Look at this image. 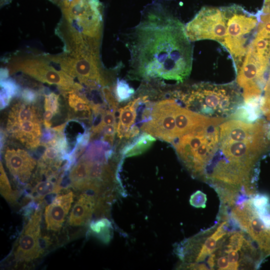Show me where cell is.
Wrapping results in <instances>:
<instances>
[{"instance_id": "obj_1", "label": "cell", "mask_w": 270, "mask_h": 270, "mask_svg": "<svg viewBox=\"0 0 270 270\" xmlns=\"http://www.w3.org/2000/svg\"><path fill=\"white\" fill-rule=\"evenodd\" d=\"M130 46L131 63L145 78L184 82L190 74L192 48L184 24L160 2L150 6L135 28Z\"/></svg>"}, {"instance_id": "obj_2", "label": "cell", "mask_w": 270, "mask_h": 270, "mask_svg": "<svg viewBox=\"0 0 270 270\" xmlns=\"http://www.w3.org/2000/svg\"><path fill=\"white\" fill-rule=\"evenodd\" d=\"M270 130L263 120L246 122L226 120L219 126L217 149L203 180L216 190L256 193L254 182L257 162L268 144Z\"/></svg>"}, {"instance_id": "obj_3", "label": "cell", "mask_w": 270, "mask_h": 270, "mask_svg": "<svg viewBox=\"0 0 270 270\" xmlns=\"http://www.w3.org/2000/svg\"><path fill=\"white\" fill-rule=\"evenodd\" d=\"M62 7L66 52L99 50L103 20L98 0H70Z\"/></svg>"}, {"instance_id": "obj_4", "label": "cell", "mask_w": 270, "mask_h": 270, "mask_svg": "<svg viewBox=\"0 0 270 270\" xmlns=\"http://www.w3.org/2000/svg\"><path fill=\"white\" fill-rule=\"evenodd\" d=\"M172 95L186 108L210 118H230L244 102L240 89L234 84L200 82L192 86L186 92Z\"/></svg>"}, {"instance_id": "obj_5", "label": "cell", "mask_w": 270, "mask_h": 270, "mask_svg": "<svg viewBox=\"0 0 270 270\" xmlns=\"http://www.w3.org/2000/svg\"><path fill=\"white\" fill-rule=\"evenodd\" d=\"M220 124L196 126L172 143L180 160L196 178L202 180L217 149Z\"/></svg>"}, {"instance_id": "obj_6", "label": "cell", "mask_w": 270, "mask_h": 270, "mask_svg": "<svg viewBox=\"0 0 270 270\" xmlns=\"http://www.w3.org/2000/svg\"><path fill=\"white\" fill-rule=\"evenodd\" d=\"M235 228L228 231L207 258V270H254L265 258L250 236Z\"/></svg>"}, {"instance_id": "obj_7", "label": "cell", "mask_w": 270, "mask_h": 270, "mask_svg": "<svg viewBox=\"0 0 270 270\" xmlns=\"http://www.w3.org/2000/svg\"><path fill=\"white\" fill-rule=\"evenodd\" d=\"M251 196L241 195L222 210H230L224 212L232 224L246 232L266 258L270 254V210L256 207Z\"/></svg>"}, {"instance_id": "obj_8", "label": "cell", "mask_w": 270, "mask_h": 270, "mask_svg": "<svg viewBox=\"0 0 270 270\" xmlns=\"http://www.w3.org/2000/svg\"><path fill=\"white\" fill-rule=\"evenodd\" d=\"M226 16V34L222 45L230 54L236 71L246 54L254 37L259 16L252 14L238 6L224 7Z\"/></svg>"}, {"instance_id": "obj_9", "label": "cell", "mask_w": 270, "mask_h": 270, "mask_svg": "<svg viewBox=\"0 0 270 270\" xmlns=\"http://www.w3.org/2000/svg\"><path fill=\"white\" fill-rule=\"evenodd\" d=\"M218 222L214 226L178 244L175 252L183 264L198 266L216 250L231 225L228 216L218 215Z\"/></svg>"}, {"instance_id": "obj_10", "label": "cell", "mask_w": 270, "mask_h": 270, "mask_svg": "<svg viewBox=\"0 0 270 270\" xmlns=\"http://www.w3.org/2000/svg\"><path fill=\"white\" fill-rule=\"evenodd\" d=\"M42 122L39 111L34 104L18 101L10 110L6 130L27 148L34 150L41 146Z\"/></svg>"}, {"instance_id": "obj_11", "label": "cell", "mask_w": 270, "mask_h": 270, "mask_svg": "<svg viewBox=\"0 0 270 270\" xmlns=\"http://www.w3.org/2000/svg\"><path fill=\"white\" fill-rule=\"evenodd\" d=\"M88 89L98 90L106 82L101 72L98 54L70 53L46 58Z\"/></svg>"}, {"instance_id": "obj_12", "label": "cell", "mask_w": 270, "mask_h": 270, "mask_svg": "<svg viewBox=\"0 0 270 270\" xmlns=\"http://www.w3.org/2000/svg\"><path fill=\"white\" fill-rule=\"evenodd\" d=\"M270 62L248 48L243 61L238 69L236 82L244 102H260L266 84L265 74Z\"/></svg>"}, {"instance_id": "obj_13", "label": "cell", "mask_w": 270, "mask_h": 270, "mask_svg": "<svg viewBox=\"0 0 270 270\" xmlns=\"http://www.w3.org/2000/svg\"><path fill=\"white\" fill-rule=\"evenodd\" d=\"M226 28L224 7H204L184 26L186 35L190 42L210 40L221 44Z\"/></svg>"}, {"instance_id": "obj_14", "label": "cell", "mask_w": 270, "mask_h": 270, "mask_svg": "<svg viewBox=\"0 0 270 270\" xmlns=\"http://www.w3.org/2000/svg\"><path fill=\"white\" fill-rule=\"evenodd\" d=\"M9 72H22L44 83L57 86L62 92L80 90L82 86L62 70H57L44 59L30 58L16 61L9 66Z\"/></svg>"}, {"instance_id": "obj_15", "label": "cell", "mask_w": 270, "mask_h": 270, "mask_svg": "<svg viewBox=\"0 0 270 270\" xmlns=\"http://www.w3.org/2000/svg\"><path fill=\"white\" fill-rule=\"evenodd\" d=\"M42 210L36 209L23 228L14 248L17 262H30L36 259L50 244L44 236L41 237Z\"/></svg>"}, {"instance_id": "obj_16", "label": "cell", "mask_w": 270, "mask_h": 270, "mask_svg": "<svg viewBox=\"0 0 270 270\" xmlns=\"http://www.w3.org/2000/svg\"><path fill=\"white\" fill-rule=\"evenodd\" d=\"M178 105L176 100L172 99L155 104L150 120L142 124L141 130L172 144L176 139L175 113Z\"/></svg>"}, {"instance_id": "obj_17", "label": "cell", "mask_w": 270, "mask_h": 270, "mask_svg": "<svg viewBox=\"0 0 270 270\" xmlns=\"http://www.w3.org/2000/svg\"><path fill=\"white\" fill-rule=\"evenodd\" d=\"M4 158L8 169L15 179L22 184L28 181L36 162L26 150L20 148L8 147Z\"/></svg>"}, {"instance_id": "obj_18", "label": "cell", "mask_w": 270, "mask_h": 270, "mask_svg": "<svg viewBox=\"0 0 270 270\" xmlns=\"http://www.w3.org/2000/svg\"><path fill=\"white\" fill-rule=\"evenodd\" d=\"M74 196L72 192L58 196L46 207L44 216L48 230H60L73 202Z\"/></svg>"}, {"instance_id": "obj_19", "label": "cell", "mask_w": 270, "mask_h": 270, "mask_svg": "<svg viewBox=\"0 0 270 270\" xmlns=\"http://www.w3.org/2000/svg\"><path fill=\"white\" fill-rule=\"evenodd\" d=\"M98 196L94 192L81 194L70 212L68 224L72 226H81L86 224L94 212L98 210L101 196Z\"/></svg>"}, {"instance_id": "obj_20", "label": "cell", "mask_w": 270, "mask_h": 270, "mask_svg": "<svg viewBox=\"0 0 270 270\" xmlns=\"http://www.w3.org/2000/svg\"><path fill=\"white\" fill-rule=\"evenodd\" d=\"M62 94L70 113L81 119H92V106L85 95L76 90L62 92Z\"/></svg>"}, {"instance_id": "obj_21", "label": "cell", "mask_w": 270, "mask_h": 270, "mask_svg": "<svg viewBox=\"0 0 270 270\" xmlns=\"http://www.w3.org/2000/svg\"><path fill=\"white\" fill-rule=\"evenodd\" d=\"M63 177L62 176L58 178H46V180L38 181L26 196L35 202L42 203L46 196L60 191Z\"/></svg>"}, {"instance_id": "obj_22", "label": "cell", "mask_w": 270, "mask_h": 270, "mask_svg": "<svg viewBox=\"0 0 270 270\" xmlns=\"http://www.w3.org/2000/svg\"><path fill=\"white\" fill-rule=\"evenodd\" d=\"M91 160L82 156L69 174L70 186L79 190H89V171Z\"/></svg>"}, {"instance_id": "obj_23", "label": "cell", "mask_w": 270, "mask_h": 270, "mask_svg": "<svg viewBox=\"0 0 270 270\" xmlns=\"http://www.w3.org/2000/svg\"><path fill=\"white\" fill-rule=\"evenodd\" d=\"M118 122L116 126V132L120 138L126 136L130 128L134 125L137 118L136 106L134 100L124 107L118 110Z\"/></svg>"}, {"instance_id": "obj_24", "label": "cell", "mask_w": 270, "mask_h": 270, "mask_svg": "<svg viewBox=\"0 0 270 270\" xmlns=\"http://www.w3.org/2000/svg\"><path fill=\"white\" fill-rule=\"evenodd\" d=\"M155 140V138L152 135L144 132L126 144L120 153L124 157L140 155L148 150Z\"/></svg>"}, {"instance_id": "obj_25", "label": "cell", "mask_w": 270, "mask_h": 270, "mask_svg": "<svg viewBox=\"0 0 270 270\" xmlns=\"http://www.w3.org/2000/svg\"><path fill=\"white\" fill-rule=\"evenodd\" d=\"M60 96L54 92L46 94L44 98L42 122L46 128H52L53 117L60 111Z\"/></svg>"}, {"instance_id": "obj_26", "label": "cell", "mask_w": 270, "mask_h": 270, "mask_svg": "<svg viewBox=\"0 0 270 270\" xmlns=\"http://www.w3.org/2000/svg\"><path fill=\"white\" fill-rule=\"evenodd\" d=\"M20 93V88L13 80H0V109L8 106L11 99Z\"/></svg>"}, {"instance_id": "obj_27", "label": "cell", "mask_w": 270, "mask_h": 270, "mask_svg": "<svg viewBox=\"0 0 270 270\" xmlns=\"http://www.w3.org/2000/svg\"><path fill=\"white\" fill-rule=\"evenodd\" d=\"M91 231L98 236V238L104 243H108L110 240V222L106 218L92 221L90 224Z\"/></svg>"}, {"instance_id": "obj_28", "label": "cell", "mask_w": 270, "mask_h": 270, "mask_svg": "<svg viewBox=\"0 0 270 270\" xmlns=\"http://www.w3.org/2000/svg\"><path fill=\"white\" fill-rule=\"evenodd\" d=\"M0 173L1 194L9 202L14 204L18 198V192L12 190L2 162L0 164Z\"/></svg>"}, {"instance_id": "obj_29", "label": "cell", "mask_w": 270, "mask_h": 270, "mask_svg": "<svg viewBox=\"0 0 270 270\" xmlns=\"http://www.w3.org/2000/svg\"><path fill=\"white\" fill-rule=\"evenodd\" d=\"M134 94V90L124 80L118 79L114 88V96L118 102L130 100Z\"/></svg>"}, {"instance_id": "obj_30", "label": "cell", "mask_w": 270, "mask_h": 270, "mask_svg": "<svg viewBox=\"0 0 270 270\" xmlns=\"http://www.w3.org/2000/svg\"><path fill=\"white\" fill-rule=\"evenodd\" d=\"M260 112L270 122V71L264 88V95L260 102Z\"/></svg>"}, {"instance_id": "obj_31", "label": "cell", "mask_w": 270, "mask_h": 270, "mask_svg": "<svg viewBox=\"0 0 270 270\" xmlns=\"http://www.w3.org/2000/svg\"><path fill=\"white\" fill-rule=\"evenodd\" d=\"M102 92L106 104L108 106L110 110L116 112L118 109V103L110 88L104 86L102 88Z\"/></svg>"}, {"instance_id": "obj_32", "label": "cell", "mask_w": 270, "mask_h": 270, "mask_svg": "<svg viewBox=\"0 0 270 270\" xmlns=\"http://www.w3.org/2000/svg\"><path fill=\"white\" fill-rule=\"evenodd\" d=\"M206 200V195L202 191L198 190L190 196V202L196 208H204Z\"/></svg>"}, {"instance_id": "obj_33", "label": "cell", "mask_w": 270, "mask_h": 270, "mask_svg": "<svg viewBox=\"0 0 270 270\" xmlns=\"http://www.w3.org/2000/svg\"><path fill=\"white\" fill-rule=\"evenodd\" d=\"M22 100L30 104H34L38 100V92L30 88L24 89L20 92Z\"/></svg>"}, {"instance_id": "obj_34", "label": "cell", "mask_w": 270, "mask_h": 270, "mask_svg": "<svg viewBox=\"0 0 270 270\" xmlns=\"http://www.w3.org/2000/svg\"><path fill=\"white\" fill-rule=\"evenodd\" d=\"M140 132L139 128L136 126H132L126 135L127 138H132L137 136Z\"/></svg>"}, {"instance_id": "obj_35", "label": "cell", "mask_w": 270, "mask_h": 270, "mask_svg": "<svg viewBox=\"0 0 270 270\" xmlns=\"http://www.w3.org/2000/svg\"><path fill=\"white\" fill-rule=\"evenodd\" d=\"M8 0H1V2H7ZM54 2H58V3L60 4V5L62 6V4L64 2H66L70 0H52Z\"/></svg>"}]
</instances>
